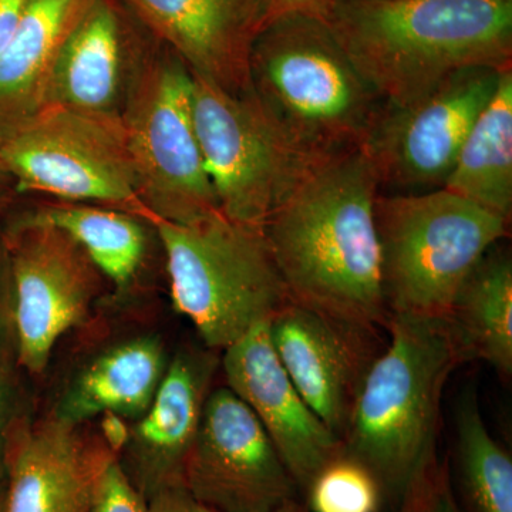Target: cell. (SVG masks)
<instances>
[{
    "label": "cell",
    "instance_id": "16",
    "mask_svg": "<svg viewBox=\"0 0 512 512\" xmlns=\"http://www.w3.org/2000/svg\"><path fill=\"white\" fill-rule=\"evenodd\" d=\"M276 356L303 400L342 439L375 360L370 330L289 302L268 322Z\"/></svg>",
    "mask_w": 512,
    "mask_h": 512
},
{
    "label": "cell",
    "instance_id": "13",
    "mask_svg": "<svg viewBox=\"0 0 512 512\" xmlns=\"http://www.w3.org/2000/svg\"><path fill=\"white\" fill-rule=\"evenodd\" d=\"M116 458L107 436L87 434L55 413L12 421L3 448L8 512H90Z\"/></svg>",
    "mask_w": 512,
    "mask_h": 512
},
{
    "label": "cell",
    "instance_id": "10",
    "mask_svg": "<svg viewBox=\"0 0 512 512\" xmlns=\"http://www.w3.org/2000/svg\"><path fill=\"white\" fill-rule=\"evenodd\" d=\"M504 70L471 69L409 106L384 104L359 144L379 187L437 190Z\"/></svg>",
    "mask_w": 512,
    "mask_h": 512
},
{
    "label": "cell",
    "instance_id": "7",
    "mask_svg": "<svg viewBox=\"0 0 512 512\" xmlns=\"http://www.w3.org/2000/svg\"><path fill=\"white\" fill-rule=\"evenodd\" d=\"M120 120L151 222L191 224L220 212L195 131L190 70L154 37L131 76Z\"/></svg>",
    "mask_w": 512,
    "mask_h": 512
},
{
    "label": "cell",
    "instance_id": "20",
    "mask_svg": "<svg viewBox=\"0 0 512 512\" xmlns=\"http://www.w3.org/2000/svg\"><path fill=\"white\" fill-rule=\"evenodd\" d=\"M93 0H30L0 52V119L40 106L64 43Z\"/></svg>",
    "mask_w": 512,
    "mask_h": 512
},
{
    "label": "cell",
    "instance_id": "14",
    "mask_svg": "<svg viewBox=\"0 0 512 512\" xmlns=\"http://www.w3.org/2000/svg\"><path fill=\"white\" fill-rule=\"evenodd\" d=\"M227 387L237 394L266 434L299 491L342 451V439L319 419L296 390L276 356L268 323L222 350Z\"/></svg>",
    "mask_w": 512,
    "mask_h": 512
},
{
    "label": "cell",
    "instance_id": "2",
    "mask_svg": "<svg viewBox=\"0 0 512 512\" xmlns=\"http://www.w3.org/2000/svg\"><path fill=\"white\" fill-rule=\"evenodd\" d=\"M326 23L384 104L471 69H512V0H336Z\"/></svg>",
    "mask_w": 512,
    "mask_h": 512
},
{
    "label": "cell",
    "instance_id": "29",
    "mask_svg": "<svg viewBox=\"0 0 512 512\" xmlns=\"http://www.w3.org/2000/svg\"><path fill=\"white\" fill-rule=\"evenodd\" d=\"M146 512H214L181 487L167 488L146 501Z\"/></svg>",
    "mask_w": 512,
    "mask_h": 512
},
{
    "label": "cell",
    "instance_id": "28",
    "mask_svg": "<svg viewBox=\"0 0 512 512\" xmlns=\"http://www.w3.org/2000/svg\"><path fill=\"white\" fill-rule=\"evenodd\" d=\"M335 2L336 0H255L259 32L269 23L284 16H311L326 22Z\"/></svg>",
    "mask_w": 512,
    "mask_h": 512
},
{
    "label": "cell",
    "instance_id": "4",
    "mask_svg": "<svg viewBox=\"0 0 512 512\" xmlns=\"http://www.w3.org/2000/svg\"><path fill=\"white\" fill-rule=\"evenodd\" d=\"M251 89L308 156L359 147L383 101L343 52L325 20L291 15L256 35Z\"/></svg>",
    "mask_w": 512,
    "mask_h": 512
},
{
    "label": "cell",
    "instance_id": "5",
    "mask_svg": "<svg viewBox=\"0 0 512 512\" xmlns=\"http://www.w3.org/2000/svg\"><path fill=\"white\" fill-rule=\"evenodd\" d=\"M167 259L171 301L214 352H222L288 305L264 229L221 212L191 224L151 222Z\"/></svg>",
    "mask_w": 512,
    "mask_h": 512
},
{
    "label": "cell",
    "instance_id": "9",
    "mask_svg": "<svg viewBox=\"0 0 512 512\" xmlns=\"http://www.w3.org/2000/svg\"><path fill=\"white\" fill-rule=\"evenodd\" d=\"M191 103L221 214L264 229L276 205L318 158L292 143L252 89L227 92L191 73Z\"/></svg>",
    "mask_w": 512,
    "mask_h": 512
},
{
    "label": "cell",
    "instance_id": "19",
    "mask_svg": "<svg viewBox=\"0 0 512 512\" xmlns=\"http://www.w3.org/2000/svg\"><path fill=\"white\" fill-rule=\"evenodd\" d=\"M168 363L157 338L124 340L94 357L73 377L53 413L74 424L104 414L136 420L153 402Z\"/></svg>",
    "mask_w": 512,
    "mask_h": 512
},
{
    "label": "cell",
    "instance_id": "23",
    "mask_svg": "<svg viewBox=\"0 0 512 512\" xmlns=\"http://www.w3.org/2000/svg\"><path fill=\"white\" fill-rule=\"evenodd\" d=\"M30 220L66 232L100 274L120 288L134 281L146 258L147 237L140 218L116 208L67 202L43 208Z\"/></svg>",
    "mask_w": 512,
    "mask_h": 512
},
{
    "label": "cell",
    "instance_id": "17",
    "mask_svg": "<svg viewBox=\"0 0 512 512\" xmlns=\"http://www.w3.org/2000/svg\"><path fill=\"white\" fill-rule=\"evenodd\" d=\"M151 40L123 0H93L64 43L40 106L120 116L131 76Z\"/></svg>",
    "mask_w": 512,
    "mask_h": 512
},
{
    "label": "cell",
    "instance_id": "33",
    "mask_svg": "<svg viewBox=\"0 0 512 512\" xmlns=\"http://www.w3.org/2000/svg\"><path fill=\"white\" fill-rule=\"evenodd\" d=\"M0 512H8V505H6V484L0 480Z\"/></svg>",
    "mask_w": 512,
    "mask_h": 512
},
{
    "label": "cell",
    "instance_id": "21",
    "mask_svg": "<svg viewBox=\"0 0 512 512\" xmlns=\"http://www.w3.org/2000/svg\"><path fill=\"white\" fill-rule=\"evenodd\" d=\"M463 362L483 360L512 375V262L488 252L458 293L446 318Z\"/></svg>",
    "mask_w": 512,
    "mask_h": 512
},
{
    "label": "cell",
    "instance_id": "30",
    "mask_svg": "<svg viewBox=\"0 0 512 512\" xmlns=\"http://www.w3.org/2000/svg\"><path fill=\"white\" fill-rule=\"evenodd\" d=\"M30 0H0V52L15 32Z\"/></svg>",
    "mask_w": 512,
    "mask_h": 512
},
{
    "label": "cell",
    "instance_id": "8",
    "mask_svg": "<svg viewBox=\"0 0 512 512\" xmlns=\"http://www.w3.org/2000/svg\"><path fill=\"white\" fill-rule=\"evenodd\" d=\"M0 171L19 191L153 220L137 194L120 116L45 104L0 119Z\"/></svg>",
    "mask_w": 512,
    "mask_h": 512
},
{
    "label": "cell",
    "instance_id": "12",
    "mask_svg": "<svg viewBox=\"0 0 512 512\" xmlns=\"http://www.w3.org/2000/svg\"><path fill=\"white\" fill-rule=\"evenodd\" d=\"M184 487L214 512H272L299 491L262 424L227 386L205 403Z\"/></svg>",
    "mask_w": 512,
    "mask_h": 512
},
{
    "label": "cell",
    "instance_id": "22",
    "mask_svg": "<svg viewBox=\"0 0 512 512\" xmlns=\"http://www.w3.org/2000/svg\"><path fill=\"white\" fill-rule=\"evenodd\" d=\"M441 188L511 220L512 69L501 72L493 97L468 133Z\"/></svg>",
    "mask_w": 512,
    "mask_h": 512
},
{
    "label": "cell",
    "instance_id": "27",
    "mask_svg": "<svg viewBox=\"0 0 512 512\" xmlns=\"http://www.w3.org/2000/svg\"><path fill=\"white\" fill-rule=\"evenodd\" d=\"M400 512H463L451 488L446 468L437 467Z\"/></svg>",
    "mask_w": 512,
    "mask_h": 512
},
{
    "label": "cell",
    "instance_id": "18",
    "mask_svg": "<svg viewBox=\"0 0 512 512\" xmlns=\"http://www.w3.org/2000/svg\"><path fill=\"white\" fill-rule=\"evenodd\" d=\"M190 73L231 93L251 89L249 55L258 35L255 0H123Z\"/></svg>",
    "mask_w": 512,
    "mask_h": 512
},
{
    "label": "cell",
    "instance_id": "26",
    "mask_svg": "<svg viewBox=\"0 0 512 512\" xmlns=\"http://www.w3.org/2000/svg\"><path fill=\"white\" fill-rule=\"evenodd\" d=\"M90 512H146V501L130 483L117 458L101 478Z\"/></svg>",
    "mask_w": 512,
    "mask_h": 512
},
{
    "label": "cell",
    "instance_id": "1",
    "mask_svg": "<svg viewBox=\"0 0 512 512\" xmlns=\"http://www.w3.org/2000/svg\"><path fill=\"white\" fill-rule=\"evenodd\" d=\"M379 188L355 147L313 161L276 205L264 232L289 302L370 332L387 326Z\"/></svg>",
    "mask_w": 512,
    "mask_h": 512
},
{
    "label": "cell",
    "instance_id": "6",
    "mask_svg": "<svg viewBox=\"0 0 512 512\" xmlns=\"http://www.w3.org/2000/svg\"><path fill=\"white\" fill-rule=\"evenodd\" d=\"M384 301L392 315L446 319L458 293L510 221L437 188L377 195Z\"/></svg>",
    "mask_w": 512,
    "mask_h": 512
},
{
    "label": "cell",
    "instance_id": "25",
    "mask_svg": "<svg viewBox=\"0 0 512 512\" xmlns=\"http://www.w3.org/2000/svg\"><path fill=\"white\" fill-rule=\"evenodd\" d=\"M309 512H382L379 481L360 461L340 451L303 491Z\"/></svg>",
    "mask_w": 512,
    "mask_h": 512
},
{
    "label": "cell",
    "instance_id": "31",
    "mask_svg": "<svg viewBox=\"0 0 512 512\" xmlns=\"http://www.w3.org/2000/svg\"><path fill=\"white\" fill-rule=\"evenodd\" d=\"M9 393L5 380L0 376V470H3V448H5L6 434L10 424L8 423ZM5 473V471H3Z\"/></svg>",
    "mask_w": 512,
    "mask_h": 512
},
{
    "label": "cell",
    "instance_id": "3",
    "mask_svg": "<svg viewBox=\"0 0 512 512\" xmlns=\"http://www.w3.org/2000/svg\"><path fill=\"white\" fill-rule=\"evenodd\" d=\"M387 329L389 346L357 392L342 451L372 471L384 503L399 512L440 466L441 400L464 362L446 319L392 315Z\"/></svg>",
    "mask_w": 512,
    "mask_h": 512
},
{
    "label": "cell",
    "instance_id": "15",
    "mask_svg": "<svg viewBox=\"0 0 512 512\" xmlns=\"http://www.w3.org/2000/svg\"><path fill=\"white\" fill-rule=\"evenodd\" d=\"M220 365L211 349L178 353L153 402L124 434L117 461L144 501L184 485L185 464Z\"/></svg>",
    "mask_w": 512,
    "mask_h": 512
},
{
    "label": "cell",
    "instance_id": "11",
    "mask_svg": "<svg viewBox=\"0 0 512 512\" xmlns=\"http://www.w3.org/2000/svg\"><path fill=\"white\" fill-rule=\"evenodd\" d=\"M10 269L19 363L40 375L60 338L89 315L101 274L66 232L30 218L13 237Z\"/></svg>",
    "mask_w": 512,
    "mask_h": 512
},
{
    "label": "cell",
    "instance_id": "32",
    "mask_svg": "<svg viewBox=\"0 0 512 512\" xmlns=\"http://www.w3.org/2000/svg\"><path fill=\"white\" fill-rule=\"evenodd\" d=\"M272 512H309V510L306 504L299 501L298 498H292Z\"/></svg>",
    "mask_w": 512,
    "mask_h": 512
},
{
    "label": "cell",
    "instance_id": "24",
    "mask_svg": "<svg viewBox=\"0 0 512 512\" xmlns=\"http://www.w3.org/2000/svg\"><path fill=\"white\" fill-rule=\"evenodd\" d=\"M456 439L458 476L471 512H512V458L491 436L473 393L458 406Z\"/></svg>",
    "mask_w": 512,
    "mask_h": 512
}]
</instances>
